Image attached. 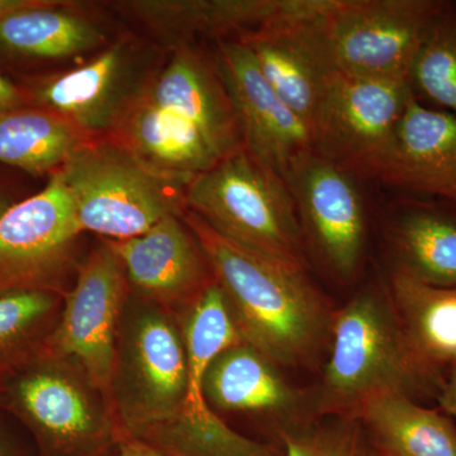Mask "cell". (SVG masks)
<instances>
[{"instance_id":"f1b7e54d","label":"cell","mask_w":456,"mask_h":456,"mask_svg":"<svg viewBox=\"0 0 456 456\" xmlns=\"http://www.w3.org/2000/svg\"><path fill=\"white\" fill-rule=\"evenodd\" d=\"M57 297L47 290L0 294V346H7L55 310Z\"/></svg>"},{"instance_id":"4316f807","label":"cell","mask_w":456,"mask_h":456,"mask_svg":"<svg viewBox=\"0 0 456 456\" xmlns=\"http://www.w3.org/2000/svg\"><path fill=\"white\" fill-rule=\"evenodd\" d=\"M410 86L441 110L456 114V3L432 20L410 71Z\"/></svg>"},{"instance_id":"d4e9b609","label":"cell","mask_w":456,"mask_h":456,"mask_svg":"<svg viewBox=\"0 0 456 456\" xmlns=\"http://www.w3.org/2000/svg\"><path fill=\"white\" fill-rule=\"evenodd\" d=\"M183 340L187 354L188 379L185 397L178 412L202 419L212 413L203 393L207 371L224 351L244 342L224 290L215 279L191 302Z\"/></svg>"},{"instance_id":"9c48e42d","label":"cell","mask_w":456,"mask_h":456,"mask_svg":"<svg viewBox=\"0 0 456 456\" xmlns=\"http://www.w3.org/2000/svg\"><path fill=\"white\" fill-rule=\"evenodd\" d=\"M82 233L61 174L0 216V289L55 292Z\"/></svg>"},{"instance_id":"e575fe53","label":"cell","mask_w":456,"mask_h":456,"mask_svg":"<svg viewBox=\"0 0 456 456\" xmlns=\"http://www.w3.org/2000/svg\"><path fill=\"white\" fill-rule=\"evenodd\" d=\"M8 207H9V206H8V204H7V203H5V200H3V198H2V197H0V216H2V215H3V213H4V212H5V209H7V208H8Z\"/></svg>"},{"instance_id":"603a6c76","label":"cell","mask_w":456,"mask_h":456,"mask_svg":"<svg viewBox=\"0 0 456 456\" xmlns=\"http://www.w3.org/2000/svg\"><path fill=\"white\" fill-rule=\"evenodd\" d=\"M61 2L40 0L0 17V53L27 59H65L106 44V36L86 18L62 11Z\"/></svg>"},{"instance_id":"52a82bcc","label":"cell","mask_w":456,"mask_h":456,"mask_svg":"<svg viewBox=\"0 0 456 456\" xmlns=\"http://www.w3.org/2000/svg\"><path fill=\"white\" fill-rule=\"evenodd\" d=\"M32 371L16 398L37 434L38 456H116L118 422L112 403L71 362Z\"/></svg>"},{"instance_id":"8992f818","label":"cell","mask_w":456,"mask_h":456,"mask_svg":"<svg viewBox=\"0 0 456 456\" xmlns=\"http://www.w3.org/2000/svg\"><path fill=\"white\" fill-rule=\"evenodd\" d=\"M122 320V317L119 318ZM119 321L113 408L121 434L167 419L187 391L184 340L169 314L149 301Z\"/></svg>"},{"instance_id":"2e32d148","label":"cell","mask_w":456,"mask_h":456,"mask_svg":"<svg viewBox=\"0 0 456 456\" xmlns=\"http://www.w3.org/2000/svg\"><path fill=\"white\" fill-rule=\"evenodd\" d=\"M104 241L121 261L128 283L160 307L193 302L211 283V268L180 216L164 218L142 235Z\"/></svg>"},{"instance_id":"9a60e30c","label":"cell","mask_w":456,"mask_h":456,"mask_svg":"<svg viewBox=\"0 0 456 456\" xmlns=\"http://www.w3.org/2000/svg\"><path fill=\"white\" fill-rule=\"evenodd\" d=\"M367 176L450 200L456 193V114L426 107L411 93L388 145Z\"/></svg>"},{"instance_id":"7c38bea8","label":"cell","mask_w":456,"mask_h":456,"mask_svg":"<svg viewBox=\"0 0 456 456\" xmlns=\"http://www.w3.org/2000/svg\"><path fill=\"white\" fill-rule=\"evenodd\" d=\"M329 0H298L292 12L242 33L261 74L311 132L330 83L338 74L318 28Z\"/></svg>"},{"instance_id":"4fadbf2b","label":"cell","mask_w":456,"mask_h":456,"mask_svg":"<svg viewBox=\"0 0 456 456\" xmlns=\"http://www.w3.org/2000/svg\"><path fill=\"white\" fill-rule=\"evenodd\" d=\"M303 232L335 273L358 269L365 244V212L353 174L314 151L297 159L284 176Z\"/></svg>"},{"instance_id":"7a4b0ae2","label":"cell","mask_w":456,"mask_h":456,"mask_svg":"<svg viewBox=\"0 0 456 456\" xmlns=\"http://www.w3.org/2000/svg\"><path fill=\"white\" fill-rule=\"evenodd\" d=\"M332 347L323 371L320 406L353 415L368 399L402 393L439 395L419 367L393 311L374 289L356 294L332 317Z\"/></svg>"},{"instance_id":"484cf974","label":"cell","mask_w":456,"mask_h":456,"mask_svg":"<svg viewBox=\"0 0 456 456\" xmlns=\"http://www.w3.org/2000/svg\"><path fill=\"white\" fill-rule=\"evenodd\" d=\"M89 136L57 114L22 108L0 114V163L53 175Z\"/></svg>"},{"instance_id":"8fae6325","label":"cell","mask_w":456,"mask_h":456,"mask_svg":"<svg viewBox=\"0 0 456 456\" xmlns=\"http://www.w3.org/2000/svg\"><path fill=\"white\" fill-rule=\"evenodd\" d=\"M151 60L146 47L131 38L119 40L88 64L50 77L32 98L86 136L110 134L146 92L155 75Z\"/></svg>"},{"instance_id":"83f0119b","label":"cell","mask_w":456,"mask_h":456,"mask_svg":"<svg viewBox=\"0 0 456 456\" xmlns=\"http://www.w3.org/2000/svg\"><path fill=\"white\" fill-rule=\"evenodd\" d=\"M284 456H383L358 417L284 428L278 432Z\"/></svg>"},{"instance_id":"5b68a950","label":"cell","mask_w":456,"mask_h":456,"mask_svg":"<svg viewBox=\"0 0 456 456\" xmlns=\"http://www.w3.org/2000/svg\"><path fill=\"white\" fill-rule=\"evenodd\" d=\"M444 0H329L318 17L338 73L410 83L413 60Z\"/></svg>"},{"instance_id":"7402d4cb","label":"cell","mask_w":456,"mask_h":456,"mask_svg":"<svg viewBox=\"0 0 456 456\" xmlns=\"http://www.w3.org/2000/svg\"><path fill=\"white\" fill-rule=\"evenodd\" d=\"M389 239L397 272L435 287H456V212L430 202L404 204Z\"/></svg>"},{"instance_id":"30bf717a","label":"cell","mask_w":456,"mask_h":456,"mask_svg":"<svg viewBox=\"0 0 456 456\" xmlns=\"http://www.w3.org/2000/svg\"><path fill=\"white\" fill-rule=\"evenodd\" d=\"M411 93L408 82L336 74L311 126L312 149L351 174L367 175Z\"/></svg>"},{"instance_id":"836d02e7","label":"cell","mask_w":456,"mask_h":456,"mask_svg":"<svg viewBox=\"0 0 456 456\" xmlns=\"http://www.w3.org/2000/svg\"><path fill=\"white\" fill-rule=\"evenodd\" d=\"M0 456H22L0 435Z\"/></svg>"},{"instance_id":"5bb4252c","label":"cell","mask_w":456,"mask_h":456,"mask_svg":"<svg viewBox=\"0 0 456 456\" xmlns=\"http://www.w3.org/2000/svg\"><path fill=\"white\" fill-rule=\"evenodd\" d=\"M217 70L242 146L284 178L297 159L314 151L310 128L269 86L253 53L239 38L218 40Z\"/></svg>"},{"instance_id":"cb8c5ba5","label":"cell","mask_w":456,"mask_h":456,"mask_svg":"<svg viewBox=\"0 0 456 456\" xmlns=\"http://www.w3.org/2000/svg\"><path fill=\"white\" fill-rule=\"evenodd\" d=\"M203 393L215 406L228 411H285L297 402L275 364L246 342L212 362Z\"/></svg>"},{"instance_id":"d6986e66","label":"cell","mask_w":456,"mask_h":456,"mask_svg":"<svg viewBox=\"0 0 456 456\" xmlns=\"http://www.w3.org/2000/svg\"><path fill=\"white\" fill-rule=\"evenodd\" d=\"M389 301L413 358L440 393L456 370V287L421 283L395 270Z\"/></svg>"},{"instance_id":"ba28073f","label":"cell","mask_w":456,"mask_h":456,"mask_svg":"<svg viewBox=\"0 0 456 456\" xmlns=\"http://www.w3.org/2000/svg\"><path fill=\"white\" fill-rule=\"evenodd\" d=\"M127 283L121 261L106 241L102 242L65 293L59 325L50 341L53 356L79 368L112 406L117 336Z\"/></svg>"},{"instance_id":"f546056e","label":"cell","mask_w":456,"mask_h":456,"mask_svg":"<svg viewBox=\"0 0 456 456\" xmlns=\"http://www.w3.org/2000/svg\"><path fill=\"white\" fill-rule=\"evenodd\" d=\"M29 97L0 71V114L27 108Z\"/></svg>"},{"instance_id":"277c9868","label":"cell","mask_w":456,"mask_h":456,"mask_svg":"<svg viewBox=\"0 0 456 456\" xmlns=\"http://www.w3.org/2000/svg\"><path fill=\"white\" fill-rule=\"evenodd\" d=\"M59 171L82 232L132 239L187 208V185L155 173L113 136L89 137Z\"/></svg>"},{"instance_id":"ffe728a7","label":"cell","mask_w":456,"mask_h":456,"mask_svg":"<svg viewBox=\"0 0 456 456\" xmlns=\"http://www.w3.org/2000/svg\"><path fill=\"white\" fill-rule=\"evenodd\" d=\"M112 5L175 49L196 35L254 31L281 11V0H128Z\"/></svg>"},{"instance_id":"1f68e13d","label":"cell","mask_w":456,"mask_h":456,"mask_svg":"<svg viewBox=\"0 0 456 456\" xmlns=\"http://www.w3.org/2000/svg\"><path fill=\"white\" fill-rule=\"evenodd\" d=\"M116 456H165L155 450L150 449L149 446L143 445L139 441L130 439V437H119L118 449H117Z\"/></svg>"},{"instance_id":"3957f363","label":"cell","mask_w":456,"mask_h":456,"mask_svg":"<svg viewBox=\"0 0 456 456\" xmlns=\"http://www.w3.org/2000/svg\"><path fill=\"white\" fill-rule=\"evenodd\" d=\"M184 200L220 235L305 269L301 222L287 182L244 146L191 179Z\"/></svg>"},{"instance_id":"d6a6232c","label":"cell","mask_w":456,"mask_h":456,"mask_svg":"<svg viewBox=\"0 0 456 456\" xmlns=\"http://www.w3.org/2000/svg\"><path fill=\"white\" fill-rule=\"evenodd\" d=\"M38 3L40 0H0V17L13 13L20 9L33 7Z\"/></svg>"},{"instance_id":"4dcf8cb0","label":"cell","mask_w":456,"mask_h":456,"mask_svg":"<svg viewBox=\"0 0 456 456\" xmlns=\"http://www.w3.org/2000/svg\"><path fill=\"white\" fill-rule=\"evenodd\" d=\"M443 412L456 422V370L452 371L437 395Z\"/></svg>"},{"instance_id":"e0dca14e","label":"cell","mask_w":456,"mask_h":456,"mask_svg":"<svg viewBox=\"0 0 456 456\" xmlns=\"http://www.w3.org/2000/svg\"><path fill=\"white\" fill-rule=\"evenodd\" d=\"M145 94L159 107L193 123L222 158L242 146L220 73L191 47L174 50L169 61L152 77Z\"/></svg>"},{"instance_id":"6da1fadb","label":"cell","mask_w":456,"mask_h":456,"mask_svg":"<svg viewBox=\"0 0 456 456\" xmlns=\"http://www.w3.org/2000/svg\"><path fill=\"white\" fill-rule=\"evenodd\" d=\"M180 218L224 290L244 342L275 365L311 359L332 320L305 269L220 235L188 208Z\"/></svg>"},{"instance_id":"d590c367","label":"cell","mask_w":456,"mask_h":456,"mask_svg":"<svg viewBox=\"0 0 456 456\" xmlns=\"http://www.w3.org/2000/svg\"><path fill=\"white\" fill-rule=\"evenodd\" d=\"M449 202H452V204H454V206L456 207V193L455 194H452V197H450V200H448Z\"/></svg>"},{"instance_id":"44dd1931","label":"cell","mask_w":456,"mask_h":456,"mask_svg":"<svg viewBox=\"0 0 456 456\" xmlns=\"http://www.w3.org/2000/svg\"><path fill=\"white\" fill-rule=\"evenodd\" d=\"M383 456H456V422L402 393L368 399L353 413Z\"/></svg>"},{"instance_id":"ac0fdd59","label":"cell","mask_w":456,"mask_h":456,"mask_svg":"<svg viewBox=\"0 0 456 456\" xmlns=\"http://www.w3.org/2000/svg\"><path fill=\"white\" fill-rule=\"evenodd\" d=\"M110 136L155 173L185 185L224 159L193 123L159 107L145 93Z\"/></svg>"}]
</instances>
